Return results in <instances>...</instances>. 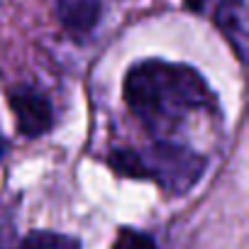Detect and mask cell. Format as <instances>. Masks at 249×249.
Returning a JSON list of instances; mask_svg holds the SVG:
<instances>
[{
	"label": "cell",
	"mask_w": 249,
	"mask_h": 249,
	"mask_svg": "<svg viewBox=\"0 0 249 249\" xmlns=\"http://www.w3.org/2000/svg\"><path fill=\"white\" fill-rule=\"evenodd\" d=\"M103 10V0H56V15L61 25L73 35H88L95 30Z\"/></svg>",
	"instance_id": "5"
},
{
	"label": "cell",
	"mask_w": 249,
	"mask_h": 249,
	"mask_svg": "<svg viewBox=\"0 0 249 249\" xmlns=\"http://www.w3.org/2000/svg\"><path fill=\"white\" fill-rule=\"evenodd\" d=\"M249 15L244 0H220L215 8V25L232 44L239 61L247 59V44H249Z\"/></svg>",
	"instance_id": "4"
},
{
	"label": "cell",
	"mask_w": 249,
	"mask_h": 249,
	"mask_svg": "<svg viewBox=\"0 0 249 249\" xmlns=\"http://www.w3.org/2000/svg\"><path fill=\"white\" fill-rule=\"evenodd\" d=\"M10 107L18 117V130L25 137H42L52 130L54 112L49 100L35 86H15L8 90Z\"/></svg>",
	"instance_id": "3"
},
{
	"label": "cell",
	"mask_w": 249,
	"mask_h": 249,
	"mask_svg": "<svg viewBox=\"0 0 249 249\" xmlns=\"http://www.w3.org/2000/svg\"><path fill=\"white\" fill-rule=\"evenodd\" d=\"M13 249H81V242L76 237H69V234H61V232L37 230V232H30Z\"/></svg>",
	"instance_id": "6"
},
{
	"label": "cell",
	"mask_w": 249,
	"mask_h": 249,
	"mask_svg": "<svg viewBox=\"0 0 249 249\" xmlns=\"http://www.w3.org/2000/svg\"><path fill=\"white\" fill-rule=\"evenodd\" d=\"M3 152H5V140H3V135H0V159H3Z\"/></svg>",
	"instance_id": "9"
},
{
	"label": "cell",
	"mask_w": 249,
	"mask_h": 249,
	"mask_svg": "<svg viewBox=\"0 0 249 249\" xmlns=\"http://www.w3.org/2000/svg\"><path fill=\"white\" fill-rule=\"evenodd\" d=\"M112 249H157V242L147 232H140V230H132V227H122L117 232V239H115Z\"/></svg>",
	"instance_id": "7"
},
{
	"label": "cell",
	"mask_w": 249,
	"mask_h": 249,
	"mask_svg": "<svg viewBox=\"0 0 249 249\" xmlns=\"http://www.w3.org/2000/svg\"><path fill=\"white\" fill-rule=\"evenodd\" d=\"M205 166V157L169 140H157L147 149L137 152V178H152L171 196L188 193L203 178Z\"/></svg>",
	"instance_id": "2"
},
{
	"label": "cell",
	"mask_w": 249,
	"mask_h": 249,
	"mask_svg": "<svg viewBox=\"0 0 249 249\" xmlns=\"http://www.w3.org/2000/svg\"><path fill=\"white\" fill-rule=\"evenodd\" d=\"M127 107L154 135H166L196 110L213 103V90L205 78L186 66L161 59L135 64L122 83Z\"/></svg>",
	"instance_id": "1"
},
{
	"label": "cell",
	"mask_w": 249,
	"mask_h": 249,
	"mask_svg": "<svg viewBox=\"0 0 249 249\" xmlns=\"http://www.w3.org/2000/svg\"><path fill=\"white\" fill-rule=\"evenodd\" d=\"M183 3H186V8H188V10H193V13H200V10L205 8V3H208V0H183Z\"/></svg>",
	"instance_id": "8"
}]
</instances>
